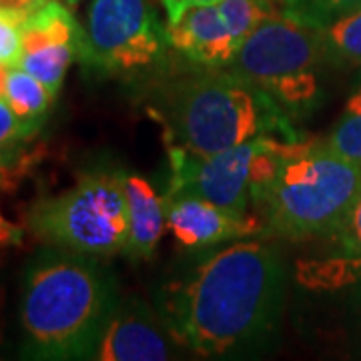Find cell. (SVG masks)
Segmentation results:
<instances>
[{
    "label": "cell",
    "instance_id": "cell-16",
    "mask_svg": "<svg viewBox=\"0 0 361 361\" xmlns=\"http://www.w3.org/2000/svg\"><path fill=\"white\" fill-rule=\"evenodd\" d=\"M325 142L336 153L361 167V75Z\"/></svg>",
    "mask_w": 361,
    "mask_h": 361
},
{
    "label": "cell",
    "instance_id": "cell-14",
    "mask_svg": "<svg viewBox=\"0 0 361 361\" xmlns=\"http://www.w3.org/2000/svg\"><path fill=\"white\" fill-rule=\"evenodd\" d=\"M2 99L11 104V109L16 115L42 127L44 118L49 116V111L56 99V92L49 89L42 80L32 77L25 68L13 66V68H8Z\"/></svg>",
    "mask_w": 361,
    "mask_h": 361
},
{
    "label": "cell",
    "instance_id": "cell-21",
    "mask_svg": "<svg viewBox=\"0 0 361 361\" xmlns=\"http://www.w3.org/2000/svg\"><path fill=\"white\" fill-rule=\"evenodd\" d=\"M49 2H52V0H0V11L11 13L26 20L35 11H39L40 6H44Z\"/></svg>",
    "mask_w": 361,
    "mask_h": 361
},
{
    "label": "cell",
    "instance_id": "cell-23",
    "mask_svg": "<svg viewBox=\"0 0 361 361\" xmlns=\"http://www.w3.org/2000/svg\"><path fill=\"white\" fill-rule=\"evenodd\" d=\"M20 161V153L18 147H11V149H0V177H6L11 173V169Z\"/></svg>",
    "mask_w": 361,
    "mask_h": 361
},
{
    "label": "cell",
    "instance_id": "cell-5",
    "mask_svg": "<svg viewBox=\"0 0 361 361\" xmlns=\"http://www.w3.org/2000/svg\"><path fill=\"white\" fill-rule=\"evenodd\" d=\"M325 63L322 28L287 16H265L225 66L281 106L285 115L303 116L319 101L317 68Z\"/></svg>",
    "mask_w": 361,
    "mask_h": 361
},
{
    "label": "cell",
    "instance_id": "cell-27",
    "mask_svg": "<svg viewBox=\"0 0 361 361\" xmlns=\"http://www.w3.org/2000/svg\"><path fill=\"white\" fill-rule=\"evenodd\" d=\"M63 2H65V4H68V6L73 8V6H77L80 0H63Z\"/></svg>",
    "mask_w": 361,
    "mask_h": 361
},
{
    "label": "cell",
    "instance_id": "cell-1",
    "mask_svg": "<svg viewBox=\"0 0 361 361\" xmlns=\"http://www.w3.org/2000/svg\"><path fill=\"white\" fill-rule=\"evenodd\" d=\"M283 259L265 241H239L159 295V315L201 357H245L269 348L285 303Z\"/></svg>",
    "mask_w": 361,
    "mask_h": 361
},
{
    "label": "cell",
    "instance_id": "cell-18",
    "mask_svg": "<svg viewBox=\"0 0 361 361\" xmlns=\"http://www.w3.org/2000/svg\"><path fill=\"white\" fill-rule=\"evenodd\" d=\"M40 125H35L30 121H25L11 109L0 97V149H11L18 147L28 139H32L39 133Z\"/></svg>",
    "mask_w": 361,
    "mask_h": 361
},
{
    "label": "cell",
    "instance_id": "cell-3",
    "mask_svg": "<svg viewBox=\"0 0 361 361\" xmlns=\"http://www.w3.org/2000/svg\"><path fill=\"white\" fill-rule=\"evenodd\" d=\"M169 145L195 155H215L257 137L297 139L281 106L229 68L195 65L169 78L157 99Z\"/></svg>",
    "mask_w": 361,
    "mask_h": 361
},
{
    "label": "cell",
    "instance_id": "cell-11",
    "mask_svg": "<svg viewBox=\"0 0 361 361\" xmlns=\"http://www.w3.org/2000/svg\"><path fill=\"white\" fill-rule=\"evenodd\" d=\"M183 348L161 315L141 299L118 301L92 353L99 361H167Z\"/></svg>",
    "mask_w": 361,
    "mask_h": 361
},
{
    "label": "cell",
    "instance_id": "cell-13",
    "mask_svg": "<svg viewBox=\"0 0 361 361\" xmlns=\"http://www.w3.org/2000/svg\"><path fill=\"white\" fill-rule=\"evenodd\" d=\"M123 189L129 211V243L125 255L129 259H149L155 253L161 235L167 227L165 197L141 175L123 173Z\"/></svg>",
    "mask_w": 361,
    "mask_h": 361
},
{
    "label": "cell",
    "instance_id": "cell-20",
    "mask_svg": "<svg viewBox=\"0 0 361 361\" xmlns=\"http://www.w3.org/2000/svg\"><path fill=\"white\" fill-rule=\"evenodd\" d=\"M329 239L336 241L337 247L348 255L361 257V191Z\"/></svg>",
    "mask_w": 361,
    "mask_h": 361
},
{
    "label": "cell",
    "instance_id": "cell-2",
    "mask_svg": "<svg viewBox=\"0 0 361 361\" xmlns=\"http://www.w3.org/2000/svg\"><path fill=\"white\" fill-rule=\"evenodd\" d=\"M116 303L115 277L97 257L49 245L23 275V355L92 360Z\"/></svg>",
    "mask_w": 361,
    "mask_h": 361
},
{
    "label": "cell",
    "instance_id": "cell-10",
    "mask_svg": "<svg viewBox=\"0 0 361 361\" xmlns=\"http://www.w3.org/2000/svg\"><path fill=\"white\" fill-rule=\"evenodd\" d=\"M71 6L52 0L30 14L23 25L20 68L42 80L59 94L71 65L82 59L85 28L68 11Z\"/></svg>",
    "mask_w": 361,
    "mask_h": 361
},
{
    "label": "cell",
    "instance_id": "cell-26",
    "mask_svg": "<svg viewBox=\"0 0 361 361\" xmlns=\"http://www.w3.org/2000/svg\"><path fill=\"white\" fill-rule=\"evenodd\" d=\"M2 299H4V289H2V283H0V323H2Z\"/></svg>",
    "mask_w": 361,
    "mask_h": 361
},
{
    "label": "cell",
    "instance_id": "cell-28",
    "mask_svg": "<svg viewBox=\"0 0 361 361\" xmlns=\"http://www.w3.org/2000/svg\"><path fill=\"white\" fill-rule=\"evenodd\" d=\"M2 179H4V177H0V180H2Z\"/></svg>",
    "mask_w": 361,
    "mask_h": 361
},
{
    "label": "cell",
    "instance_id": "cell-17",
    "mask_svg": "<svg viewBox=\"0 0 361 361\" xmlns=\"http://www.w3.org/2000/svg\"><path fill=\"white\" fill-rule=\"evenodd\" d=\"M360 6L361 0H281V13L317 28Z\"/></svg>",
    "mask_w": 361,
    "mask_h": 361
},
{
    "label": "cell",
    "instance_id": "cell-19",
    "mask_svg": "<svg viewBox=\"0 0 361 361\" xmlns=\"http://www.w3.org/2000/svg\"><path fill=\"white\" fill-rule=\"evenodd\" d=\"M23 25L25 20L0 11V65L18 66L23 59Z\"/></svg>",
    "mask_w": 361,
    "mask_h": 361
},
{
    "label": "cell",
    "instance_id": "cell-7",
    "mask_svg": "<svg viewBox=\"0 0 361 361\" xmlns=\"http://www.w3.org/2000/svg\"><path fill=\"white\" fill-rule=\"evenodd\" d=\"M281 137H257L215 155H195L169 145V195H191L211 201L235 215H247L253 193L275 169Z\"/></svg>",
    "mask_w": 361,
    "mask_h": 361
},
{
    "label": "cell",
    "instance_id": "cell-12",
    "mask_svg": "<svg viewBox=\"0 0 361 361\" xmlns=\"http://www.w3.org/2000/svg\"><path fill=\"white\" fill-rule=\"evenodd\" d=\"M167 227L183 247H209L267 233L261 217L235 215L211 201L191 195H165Z\"/></svg>",
    "mask_w": 361,
    "mask_h": 361
},
{
    "label": "cell",
    "instance_id": "cell-6",
    "mask_svg": "<svg viewBox=\"0 0 361 361\" xmlns=\"http://www.w3.org/2000/svg\"><path fill=\"white\" fill-rule=\"evenodd\" d=\"M30 231L47 245L90 257L125 253L129 211L123 173L94 171L63 193L44 197L28 213Z\"/></svg>",
    "mask_w": 361,
    "mask_h": 361
},
{
    "label": "cell",
    "instance_id": "cell-29",
    "mask_svg": "<svg viewBox=\"0 0 361 361\" xmlns=\"http://www.w3.org/2000/svg\"><path fill=\"white\" fill-rule=\"evenodd\" d=\"M279 4H281V0H279Z\"/></svg>",
    "mask_w": 361,
    "mask_h": 361
},
{
    "label": "cell",
    "instance_id": "cell-8",
    "mask_svg": "<svg viewBox=\"0 0 361 361\" xmlns=\"http://www.w3.org/2000/svg\"><path fill=\"white\" fill-rule=\"evenodd\" d=\"M169 49L165 26L149 0H92L80 63L97 73L129 77L163 63Z\"/></svg>",
    "mask_w": 361,
    "mask_h": 361
},
{
    "label": "cell",
    "instance_id": "cell-9",
    "mask_svg": "<svg viewBox=\"0 0 361 361\" xmlns=\"http://www.w3.org/2000/svg\"><path fill=\"white\" fill-rule=\"evenodd\" d=\"M281 11L279 0H215L167 16V42L191 65L225 68L251 30Z\"/></svg>",
    "mask_w": 361,
    "mask_h": 361
},
{
    "label": "cell",
    "instance_id": "cell-22",
    "mask_svg": "<svg viewBox=\"0 0 361 361\" xmlns=\"http://www.w3.org/2000/svg\"><path fill=\"white\" fill-rule=\"evenodd\" d=\"M20 241H23V229L0 213V249L20 245Z\"/></svg>",
    "mask_w": 361,
    "mask_h": 361
},
{
    "label": "cell",
    "instance_id": "cell-25",
    "mask_svg": "<svg viewBox=\"0 0 361 361\" xmlns=\"http://www.w3.org/2000/svg\"><path fill=\"white\" fill-rule=\"evenodd\" d=\"M357 291H355V299H357V307H360V313H361V265L360 269H357Z\"/></svg>",
    "mask_w": 361,
    "mask_h": 361
},
{
    "label": "cell",
    "instance_id": "cell-24",
    "mask_svg": "<svg viewBox=\"0 0 361 361\" xmlns=\"http://www.w3.org/2000/svg\"><path fill=\"white\" fill-rule=\"evenodd\" d=\"M165 11H167V16H173V14L180 13L183 8L191 6V4H207V2H215V0H161Z\"/></svg>",
    "mask_w": 361,
    "mask_h": 361
},
{
    "label": "cell",
    "instance_id": "cell-15",
    "mask_svg": "<svg viewBox=\"0 0 361 361\" xmlns=\"http://www.w3.org/2000/svg\"><path fill=\"white\" fill-rule=\"evenodd\" d=\"M325 63L361 66V6L322 28Z\"/></svg>",
    "mask_w": 361,
    "mask_h": 361
},
{
    "label": "cell",
    "instance_id": "cell-4",
    "mask_svg": "<svg viewBox=\"0 0 361 361\" xmlns=\"http://www.w3.org/2000/svg\"><path fill=\"white\" fill-rule=\"evenodd\" d=\"M361 191V167L325 139H283L275 169L253 205L265 229L289 241L331 237Z\"/></svg>",
    "mask_w": 361,
    "mask_h": 361
}]
</instances>
